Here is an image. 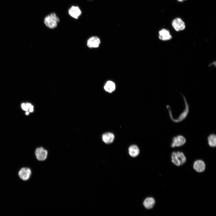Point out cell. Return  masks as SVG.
I'll list each match as a JSON object with an SVG mask.
<instances>
[{
  "mask_svg": "<svg viewBox=\"0 0 216 216\" xmlns=\"http://www.w3.org/2000/svg\"><path fill=\"white\" fill-rule=\"evenodd\" d=\"M59 19L56 14L52 13L46 16L44 19V23L48 28L53 29L56 28L59 22Z\"/></svg>",
  "mask_w": 216,
  "mask_h": 216,
  "instance_id": "obj_1",
  "label": "cell"
},
{
  "mask_svg": "<svg viewBox=\"0 0 216 216\" xmlns=\"http://www.w3.org/2000/svg\"><path fill=\"white\" fill-rule=\"evenodd\" d=\"M172 161L176 165L179 166L183 165L186 161V158L182 152H173L171 154Z\"/></svg>",
  "mask_w": 216,
  "mask_h": 216,
  "instance_id": "obj_2",
  "label": "cell"
},
{
  "mask_svg": "<svg viewBox=\"0 0 216 216\" xmlns=\"http://www.w3.org/2000/svg\"><path fill=\"white\" fill-rule=\"evenodd\" d=\"M32 174L31 169L26 166L21 167L18 172V175L20 178L24 181L28 180L31 178Z\"/></svg>",
  "mask_w": 216,
  "mask_h": 216,
  "instance_id": "obj_3",
  "label": "cell"
},
{
  "mask_svg": "<svg viewBox=\"0 0 216 216\" xmlns=\"http://www.w3.org/2000/svg\"><path fill=\"white\" fill-rule=\"evenodd\" d=\"M172 26L175 31L180 32L184 30L185 28L186 25L184 21L180 17H176L172 21Z\"/></svg>",
  "mask_w": 216,
  "mask_h": 216,
  "instance_id": "obj_4",
  "label": "cell"
},
{
  "mask_svg": "<svg viewBox=\"0 0 216 216\" xmlns=\"http://www.w3.org/2000/svg\"><path fill=\"white\" fill-rule=\"evenodd\" d=\"M48 154L47 151L42 147L36 148L35 151L34 155L36 159L39 161L46 160Z\"/></svg>",
  "mask_w": 216,
  "mask_h": 216,
  "instance_id": "obj_5",
  "label": "cell"
},
{
  "mask_svg": "<svg viewBox=\"0 0 216 216\" xmlns=\"http://www.w3.org/2000/svg\"><path fill=\"white\" fill-rule=\"evenodd\" d=\"M158 36L159 39L163 41H169L172 38L170 31L165 28H163L159 31Z\"/></svg>",
  "mask_w": 216,
  "mask_h": 216,
  "instance_id": "obj_6",
  "label": "cell"
},
{
  "mask_svg": "<svg viewBox=\"0 0 216 216\" xmlns=\"http://www.w3.org/2000/svg\"><path fill=\"white\" fill-rule=\"evenodd\" d=\"M186 142L185 138L181 135H178L174 137L172 139L171 147L172 148L181 146Z\"/></svg>",
  "mask_w": 216,
  "mask_h": 216,
  "instance_id": "obj_7",
  "label": "cell"
},
{
  "mask_svg": "<svg viewBox=\"0 0 216 216\" xmlns=\"http://www.w3.org/2000/svg\"><path fill=\"white\" fill-rule=\"evenodd\" d=\"M68 13L72 17L77 19L82 14V11L77 6H73L68 10Z\"/></svg>",
  "mask_w": 216,
  "mask_h": 216,
  "instance_id": "obj_8",
  "label": "cell"
},
{
  "mask_svg": "<svg viewBox=\"0 0 216 216\" xmlns=\"http://www.w3.org/2000/svg\"><path fill=\"white\" fill-rule=\"evenodd\" d=\"M100 44V40L97 37L93 36L90 38L87 42V45L89 48H97Z\"/></svg>",
  "mask_w": 216,
  "mask_h": 216,
  "instance_id": "obj_9",
  "label": "cell"
},
{
  "mask_svg": "<svg viewBox=\"0 0 216 216\" xmlns=\"http://www.w3.org/2000/svg\"><path fill=\"white\" fill-rule=\"evenodd\" d=\"M205 163L202 160H197L196 161L194 164L193 168L198 172H203L205 170Z\"/></svg>",
  "mask_w": 216,
  "mask_h": 216,
  "instance_id": "obj_10",
  "label": "cell"
},
{
  "mask_svg": "<svg viewBox=\"0 0 216 216\" xmlns=\"http://www.w3.org/2000/svg\"><path fill=\"white\" fill-rule=\"evenodd\" d=\"M114 139V134L110 132H106L103 134L102 139L103 142L106 144H110L112 142Z\"/></svg>",
  "mask_w": 216,
  "mask_h": 216,
  "instance_id": "obj_11",
  "label": "cell"
},
{
  "mask_svg": "<svg viewBox=\"0 0 216 216\" xmlns=\"http://www.w3.org/2000/svg\"><path fill=\"white\" fill-rule=\"evenodd\" d=\"M155 202V200L154 198L148 197L143 202V205L146 208L150 209L153 207Z\"/></svg>",
  "mask_w": 216,
  "mask_h": 216,
  "instance_id": "obj_12",
  "label": "cell"
},
{
  "mask_svg": "<svg viewBox=\"0 0 216 216\" xmlns=\"http://www.w3.org/2000/svg\"><path fill=\"white\" fill-rule=\"evenodd\" d=\"M128 152L130 155L133 157L137 156L140 152L139 149L136 145H132L128 148Z\"/></svg>",
  "mask_w": 216,
  "mask_h": 216,
  "instance_id": "obj_13",
  "label": "cell"
},
{
  "mask_svg": "<svg viewBox=\"0 0 216 216\" xmlns=\"http://www.w3.org/2000/svg\"><path fill=\"white\" fill-rule=\"evenodd\" d=\"M115 88V83L111 81L107 82L104 87V90L109 93H111L114 91Z\"/></svg>",
  "mask_w": 216,
  "mask_h": 216,
  "instance_id": "obj_14",
  "label": "cell"
},
{
  "mask_svg": "<svg viewBox=\"0 0 216 216\" xmlns=\"http://www.w3.org/2000/svg\"><path fill=\"white\" fill-rule=\"evenodd\" d=\"M208 143L209 146L212 147H215L216 146V136L214 134L209 135L207 138Z\"/></svg>",
  "mask_w": 216,
  "mask_h": 216,
  "instance_id": "obj_15",
  "label": "cell"
},
{
  "mask_svg": "<svg viewBox=\"0 0 216 216\" xmlns=\"http://www.w3.org/2000/svg\"><path fill=\"white\" fill-rule=\"evenodd\" d=\"M32 105L30 103H22L21 104L22 109L25 111H28L29 109L31 107Z\"/></svg>",
  "mask_w": 216,
  "mask_h": 216,
  "instance_id": "obj_16",
  "label": "cell"
},
{
  "mask_svg": "<svg viewBox=\"0 0 216 216\" xmlns=\"http://www.w3.org/2000/svg\"><path fill=\"white\" fill-rule=\"evenodd\" d=\"M29 114V111H26L25 113V114L26 115H28Z\"/></svg>",
  "mask_w": 216,
  "mask_h": 216,
  "instance_id": "obj_17",
  "label": "cell"
},
{
  "mask_svg": "<svg viewBox=\"0 0 216 216\" xmlns=\"http://www.w3.org/2000/svg\"><path fill=\"white\" fill-rule=\"evenodd\" d=\"M177 0L179 2H183L184 1L186 0Z\"/></svg>",
  "mask_w": 216,
  "mask_h": 216,
  "instance_id": "obj_18",
  "label": "cell"
}]
</instances>
